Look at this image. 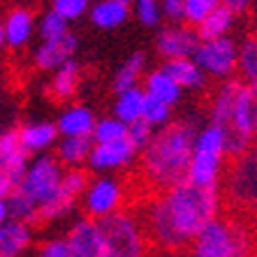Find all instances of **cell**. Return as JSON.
<instances>
[{"instance_id":"cell-46","label":"cell","mask_w":257,"mask_h":257,"mask_svg":"<svg viewBox=\"0 0 257 257\" xmlns=\"http://www.w3.org/2000/svg\"><path fill=\"white\" fill-rule=\"evenodd\" d=\"M118 3H125V5H132V0H118Z\"/></svg>"},{"instance_id":"cell-2","label":"cell","mask_w":257,"mask_h":257,"mask_svg":"<svg viewBox=\"0 0 257 257\" xmlns=\"http://www.w3.org/2000/svg\"><path fill=\"white\" fill-rule=\"evenodd\" d=\"M195 123L169 120L167 125L156 127L149 144L139 151V176L153 192L167 190L188 176V162L195 144Z\"/></svg>"},{"instance_id":"cell-20","label":"cell","mask_w":257,"mask_h":257,"mask_svg":"<svg viewBox=\"0 0 257 257\" xmlns=\"http://www.w3.org/2000/svg\"><path fill=\"white\" fill-rule=\"evenodd\" d=\"M58 127L51 120H33V123H26V125L19 127V139L30 156L51 151L58 142Z\"/></svg>"},{"instance_id":"cell-17","label":"cell","mask_w":257,"mask_h":257,"mask_svg":"<svg viewBox=\"0 0 257 257\" xmlns=\"http://www.w3.org/2000/svg\"><path fill=\"white\" fill-rule=\"evenodd\" d=\"M229 127L245 135L248 139H252L257 135V81H248V84L243 81L239 95H236L232 125Z\"/></svg>"},{"instance_id":"cell-48","label":"cell","mask_w":257,"mask_h":257,"mask_svg":"<svg viewBox=\"0 0 257 257\" xmlns=\"http://www.w3.org/2000/svg\"><path fill=\"white\" fill-rule=\"evenodd\" d=\"M88 3H90V0H88Z\"/></svg>"},{"instance_id":"cell-29","label":"cell","mask_w":257,"mask_h":257,"mask_svg":"<svg viewBox=\"0 0 257 257\" xmlns=\"http://www.w3.org/2000/svg\"><path fill=\"white\" fill-rule=\"evenodd\" d=\"M144 74H146V54L144 51H135V54L127 56V60L116 70L114 79H111V90L120 93L125 88L142 84Z\"/></svg>"},{"instance_id":"cell-12","label":"cell","mask_w":257,"mask_h":257,"mask_svg":"<svg viewBox=\"0 0 257 257\" xmlns=\"http://www.w3.org/2000/svg\"><path fill=\"white\" fill-rule=\"evenodd\" d=\"M72 257H104V241L95 218H77L65 234Z\"/></svg>"},{"instance_id":"cell-25","label":"cell","mask_w":257,"mask_h":257,"mask_svg":"<svg viewBox=\"0 0 257 257\" xmlns=\"http://www.w3.org/2000/svg\"><path fill=\"white\" fill-rule=\"evenodd\" d=\"M51 74H54L51 81H49V93H51V97L65 102V100H72V97L79 93L84 72H81V65H79L74 58L65 60V63L60 67H56Z\"/></svg>"},{"instance_id":"cell-34","label":"cell","mask_w":257,"mask_h":257,"mask_svg":"<svg viewBox=\"0 0 257 257\" xmlns=\"http://www.w3.org/2000/svg\"><path fill=\"white\" fill-rule=\"evenodd\" d=\"M142 118L146 120L149 125H153V127H162V125H167L169 120L174 118V107H172V104H167V102L146 95Z\"/></svg>"},{"instance_id":"cell-36","label":"cell","mask_w":257,"mask_h":257,"mask_svg":"<svg viewBox=\"0 0 257 257\" xmlns=\"http://www.w3.org/2000/svg\"><path fill=\"white\" fill-rule=\"evenodd\" d=\"M218 5H220V0H183V24L195 28Z\"/></svg>"},{"instance_id":"cell-8","label":"cell","mask_w":257,"mask_h":257,"mask_svg":"<svg viewBox=\"0 0 257 257\" xmlns=\"http://www.w3.org/2000/svg\"><path fill=\"white\" fill-rule=\"evenodd\" d=\"M127 199V190L125 183L116 176H109V174H95L93 179H88V186H86L84 195H81V211L88 218H104V215H111L114 211L123 209Z\"/></svg>"},{"instance_id":"cell-19","label":"cell","mask_w":257,"mask_h":257,"mask_svg":"<svg viewBox=\"0 0 257 257\" xmlns=\"http://www.w3.org/2000/svg\"><path fill=\"white\" fill-rule=\"evenodd\" d=\"M225 156H213V153H202L192 151L190 162H188L186 181L197 183V186H220L222 172H225Z\"/></svg>"},{"instance_id":"cell-13","label":"cell","mask_w":257,"mask_h":257,"mask_svg":"<svg viewBox=\"0 0 257 257\" xmlns=\"http://www.w3.org/2000/svg\"><path fill=\"white\" fill-rule=\"evenodd\" d=\"M77 51H79V40L72 33H67L60 40H42L33 51V65L40 72H54L65 60L74 58Z\"/></svg>"},{"instance_id":"cell-14","label":"cell","mask_w":257,"mask_h":257,"mask_svg":"<svg viewBox=\"0 0 257 257\" xmlns=\"http://www.w3.org/2000/svg\"><path fill=\"white\" fill-rule=\"evenodd\" d=\"M35 245V225L19 218L0 222V257H21Z\"/></svg>"},{"instance_id":"cell-35","label":"cell","mask_w":257,"mask_h":257,"mask_svg":"<svg viewBox=\"0 0 257 257\" xmlns=\"http://www.w3.org/2000/svg\"><path fill=\"white\" fill-rule=\"evenodd\" d=\"M132 12L144 28H158L162 24L160 0H132Z\"/></svg>"},{"instance_id":"cell-42","label":"cell","mask_w":257,"mask_h":257,"mask_svg":"<svg viewBox=\"0 0 257 257\" xmlns=\"http://www.w3.org/2000/svg\"><path fill=\"white\" fill-rule=\"evenodd\" d=\"M12 188H14V181L5 174V169L0 167V195H3V197H7V195L12 192Z\"/></svg>"},{"instance_id":"cell-21","label":"cell","mask_w":257,"mask_h":257,"mask_svg":"<svg viewBox=\"0 0 257 257\" xmlns=\"http://www.w3.org/2000/svg\"><path fill=\"white\" fill-rule=\"evenodd\" d=\"M95 111L86 104H67L63 111L58 114V120H56V127H58L60 137H74V135H90L93 127H95Z\"/></svg>"},{"instance_id":"cell-41","label":"cell","mask_w":257,"mask_h":257,"mask_svg":"<svg viewBox=\"0 0 257 257\" xmlns=\"http://www.w3.org/2000/svg\"><path fill=\"white\" fill-rule=\"evenodd\" d=\"M220 3L225 7H229V10H232L236 17H241V14H245L248 10H250L255 0H220Z\"/></svg>"},{"instance_id":"cell-16","label":"cell","mask_w":257,"mask_h":257,"mask_svg":"<svg viewBox=\"0 0 257 257\" xmlns=\"http://www.w3.org/2000/svg\"><path fill=\"white\" fill-rule=\"evenodd\" d=\"M35 26H37V19L28 7H14V10H10L5 14V19H3L5 47L14 49V51L28 47V42L35 35Z\"/></svg>"},{"instance_id":"cell-33","label":"cell","mask_w":257,"mask_h":257,"mask_svg":"<svg viewBox=\"0 0 257 257\" xmlns=\"http://www.w3.org/2000/svg\"><path fill=\"white\" fill-rule=\"evenodd\" d=\"M35 33H40V40H60V37H65L70 33V21H65L54 10H49L40 17Z\"/></svg>"},{"instance_id":"cell-6","label":"cell","mask_w":257,"mask_h":257,"mask_svg":"<svg viewBox=\"0 0 257 257\" xmlns=\"http://www.w3.org/2000/svg\"><path fill=\"white\" fill-rule=\"evenodd\" d=\"M63 172H65V167L60 165L54 153L44 151V153L30 156V162L26 167L24 176L17 181V186L12 190L17 195H21L24 199H28L40 211V206L56 192L60 179H63Z\"/></svg>"},{"instance_id":"cell-22","label":"cell","mask_w":257,"mask_h":257,"mask_svg":"<svg viewBox=\"0 0 257 257\" xmlns=\"http://www.w3.org/2000/svg\"><path fill=\"white\" fill-rule=\"evenodd\" d=\"M86 14L97 30H118L130 19V5L118 0H95Z\"/></svg>"},{"instance_id":"cell-26","label":"cell","mask_w":257,"mask_h":257,"mask_svg":"<svg viewBox=\"0 0 257 257\" xmlns=\"http://www.w3.org/2000/svg\"><path fill=\"white\" fill-rule=\"evenodd\" d=\"M56 153L63 167H84L93 149V137L90 135H74V137H58L56 142Z\"/></svg>"},{"instance_id":"cell-39","label":"cell","mask_w":257,"mask_h":257,"mask_svg":"<svg viewBox=\"0 0 257 257\" xmlns=\"http://www.w3.org/2000/svg\"><path fill=\"white\" fill-rule=\"evenodd\" d=\"M153 130L156 127L153 125H149L144 118H137V120H132L130 125H127V139H130L135 146H137L139 151L149 144V139H151V135H153Z\"/></svg>"},{"instance_id":"cell-44","label":"cell","mask_w":257,"mask_h":257,"mask_svg":"<svg viewBox=\"0 0 257 257\" xmlns=\"http://www.w3.org/2000/svg\"><path fill=\"white\" fill-rule=\"evenodd\" d=\"M5 49V30H3V19H0V51Z\"/></svg>"},{"instance_id":"cell-37","label":"cell","mask_w":257,"mask_h":257,"mask_svg":"<svg viewBox=\"0 0 257 257\" xmlns=\"http://www.w3.org/2000/svg\"><path fill=\"white\" fill-rule=\"evenodd\" d=\"M88 0H51V10L58 12L65 21H77L88 12Z\"/></svg>"},{"instance_id":"cell-1","label":"cell","mask_w":257,"mask_h":257,"mask_svg":"<svg viewBox=\"0 0 257 257\" xmlns=\"http://www.w3.org/2000/svg\"><path fill=\"white\" fill-rule=\"evenodd\" d=\"M220 186H197L181 181L167 190L156 192L142 209V222L151 245L165 252L186 250L195 234L220 213Z\"/></svg>"},{"instance_id":"cell-10","label":"cell","mask_w":257,"mask_h":257,"mask_svg":"<svg viewBox=\"0 0 257 257\" xmlns=\"http://www.w3.org/2000/svg\"><path fill=\"white\" fill-rule=\"evenodd\" d=\"M139 149L130 139H116V142H93L90 156L86 160V167L93 174L118 172V169L130 167L137 160Z\"/></svg>"},{"instance_id":"cell-47","label":"cell","mask_w":257,"mask_h":257,"mask_svg":"<svg viewBox=\"0 0 257 257\" xmlns=\"http://www.w3.org/2000/svg\"><path fill=\"white\" fill-rule=\"evenodd\" d=\"M252 37H255V40H257V28H255V33H252Z\"/></svg>"},{"instance_id":"cell-5","label":"cell","mask_w":257,"mask_h":257,"mask_svg":"<svg viewBox=\"0 0 257 257\" xmlns=\"http://www.w3.org/2000/svg\"><path fill=\"white\" fill-rule=\"evenodd\" d=\"M222 199L243 215H257V158L250 151L232 158L220 179Z\"/></svg>"},{"instance_id":"cell-9","label":"cell","mask_w":257,"mask_h":257,"mask_svg":"<svg viewBox=\"0 0 257 257\" xmlns=\"http://www.w3.org/2000/svg\"><path fill=\"white\" fill-rule=\"evenodd\" d=\"M236 56H239V42L232 35L213 37V40H199L192 58L206 72L209 79L222 81V79L236 77Z\"/></svg>"},{"instance_id":"cell-15","label":"cell","mask_w":257,"mask_h":257,"mask_svg":"<svg viewBox=\"0 0 257 257\" xmlns=\"http://www.w3.org/2000/svg\"><path fill=\"white\" fill-rule=\"evenodd\" d=\"M241 86H243V81L234 77L218 81V86H215L209 100V120H213V123H218L222 127L232 125L234 104H236V95H239Z\"/></svg>"},{"instance_id":"cell-40","label":"cell","mask_w":257,"mask_h":257,"mask_svg":"<svg viewBox=\"0 0 257 257\" xmlns=\"http://www.w3.org/2000/svg\"><path fill=\"white\" fill-rule=\"evenodd\" d=\"M162 19H167L169 24L183 21V0H160Z\"/></svg>"},{"instance_id":"cell-4","label":"cell","mask_w":257,"mask_h":257,"mask_svg":"<svg viewBox=\"0 0 257 257\" xmlns=\"http://www.w3.org/2000/svg\"><path fill=\"white\" fill-rule=\"evenodd\" d=\"M104 241V257H139L149 252V234L142 215L125 211V206L97 220Z\"/></svg>"},{"instance_id":"cell-7","label":"cell","mask_w":257,"mask_h":257,"mask_svg":"<svg viewBox=\"0 0 257 257\" xmlns=\"http://www.w3.org/2000/svg\"><path fill=\"white\" fill-rule=\"evenodd\" d=\"M88 179H90L88 169L65 167L56 192L40 206V222L42 225H51V222H60L65 220L67 215L74 213L77 204L81 202V195H84L86 186H88Z\"/></svg>"},{"instance_id":"cell-28","label":"cell","mask_w":257,"mask_h":257,"mask_svg":"<svg viewBox=\"0 0 257 257\" xmlns=\"http://www.w3.org/2000/svg\"><path fill=\"white\" fill-rule=\"evenodd\" d=\"M144 102H146V93H144V88L142 86H132V88H125V90H120V93H116L111 114L130 125L132 120L142 118Z\"/></svg>"},{"instance_id":"cell-31","label":"cell","mask_w":257,"mask_h":257,"mask_svg":"<svg viewBox=\"0 0 257 257\" xmlns=\"http://www.w3.org/2000/svg\"><path fill=\"white\" fill-rule=\"evenodd\" d=\"M236 74L241 81H257V40L255 37H245L239 42V56H236Z\"/></svg>"},{"instance_id":"cell-30","label":"cell","mask_w":257,"mask_h":257,"mask_svg":"<svg viewBox=\"0 0 257 257\" xmlns=\"http://www.w3.org/2000/svg\"><path fill=\"white\" fill-rule=\"evenodd\" d=\"M192 151H202V153H213V156L227 158V146H225V127L209 120L206 125L197 127L195 132V144Z\"/></svg>"},{"instance_id":"cell-3","label":"cell","mask_w":257,"mask_h":257,"mask_svg":"<svg viewBox=\"0 0 257 257\" xmlns=\"http://www.w3.org/2000/svg\"><path fill=\"white\" fill-rule=\"evenodd\" d=\"M197 257H250L257 252V225L250 215H215L190 243Z\"/></svg>"},{"instance_id":"cell-18","label":"cell","mask_w":257,"mask_h":257,"mask_svg":"<svg viewBox=\"0 0 257 257\" xmlns=\"http://www.w3.org/2000/svg\"><path fill=\"white\" fill-rule=\"evenodd\" d=\"M28 162L30 153L24 149V144L19 139V130L0 132V167L5 169V174L14 181V186L24 176Z\"/></svg>"},{"instance_id":"cell-49","label":"cell","mask_w":257,"mask_h":257,"mask_svg":"<svg viewBox=\"0 0 257 257\" xmlns=\"http://www.w3.org/2000/svg\"><path fill=\"white\" fill-rule=\"evenodd\" d=\"M0 132H3V130H0Z\"/></svg>"},{"instance_id":"cell-24","label":"cell","mask_w":257,"mask_h":257,"mask_svg":"<svg viewBox=\"0 0 257 257\" xmlns=\"http://www.w3.org/2000/svg\"><path fill=\"white\" fill-rule=\"evenodd\" d=\"M165 70L174 77V81L181 86L188 93H199V90L206 88L209 84V77L206 72L197 65V60L192 58H174V60H165Z\"/></svg>"},{"instance_id":"cell-43","label":"cell","mask_w":257,"mask_h":257,"mask_svg":"<svg viewBox=\"0 0 257 257\" xmlns=\"http://www.w3.org/2000/svg\"><path fill=\"white\" fill-rule=\"evenodd\" d=\"M7 218H12V213H10V202H7V197L0 195V222H5Z\"/></svg>"},{"instance_id":"cell-32","label":"cell","mask_w":257,"mask_h":257,"mask_svg":"<svg viewBox=\"0 0 257 257\" xmlns=\"http://www.w3.org/2000/svg\"><path fill=\"white\" fill-rule=\"evenodd\" d=\"M93 142H116V139L127 137V123H123L120 118H116L114 114L104 116V118L95 120V127L90 132Z\"/></svg>"},{"instance_id":"cell-11","label":"cell","mask_w":257,"mask_h":257,"mask_svg":"<svg viewBox=\"0 0 257 257\" xmlns=\"http://www.w3.org/2000/svg\"><path fill=\"white\" fill-rule=\"evenodd\" d=\"M197 44H199L197 30L192 28V26L183 24V21L165 26L156 37V51L162 60L190 58L195 54Z\"/></svg>"},{"instance_id":"cell-45","label":"cell","mask_w":257,"mask_h":257,"mask_svg":"<svg viewBox=\"0 0 257 257\" xmlns=\"http://www.w3.org/2000/svg\"><path fill=\"white\" fill-rule=\"evenodd\" d=\"M250 153L257 158V135H255V137H252V142H250Z\"/></svg>"},{"instance_id":"cell-27","label":"cell","mask_w":257,"mask_h":257,"mask_svg":"<svg viewBox=\"0 0 257 257\" xmlns=\"http://www.w3.org/2000/svg\"><path fill=\"white\" fill-rule=\"evenodd\" d=\"M236 14L229 10V7H225L220 3V5L215 7L211 14H206V19H204L202 24L195 26V30H197V37L199 40H213V37H222V35H232L234 26H236Z\"/></svg>"},{"instance_id":"cell-23","label":"cell","mask_w":257,"mask_h":257,"mask_svg":"<svg viewBox=\"0 0 257 257\" xmlns=\"http://www.w3.org/2000/svg\"><path fill=\"white\" fill-rule=\"evenodd\" d=\"M142 88L146 95L167 102L172 107H176L181 102V97H183V88L174 81V77L165 67H156V70L146 72L142 79Z\"/></svg>"},{"instance_id":"cell-38","label":"cell","mask_w":257,"mask_h":257,"mask_svg":"<svg viewBox=\"0 0 257 257\" xmlns=\"http://www.w3.org/2000/svg\"><path fill=\"white\" fill-rule=\"evenodd\" d=\"M37 255L42 257H72L70 243H67L65 236H51V239H44L37 248Z\"/></svg>"}]
</instances>
